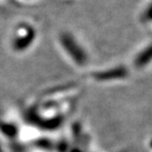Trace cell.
Returning <instances> with one entry per match:
<instances>
[{
	"instance_id": "3",
	"label": "cell",
	"mask_w": 152,
	"mask_h": 152,
	"mask_svg": "<svg viewBox=\"0 0 152 152\" xmlns=\"http://www.w3.org/2000/svg\"><path fill=\"white\" fill-rule=\"evenodd\" d=\"M152 60V45H148V47L144 48L143 51L137 53L136 58L134 60V65L136 68L141 69L142 67H145V65L148 62L150 63Z\"/></svg>"
},
{
	"instance_id": "2",
	"label": "cell",
	"mask_w": 152,
	"mask_h": 152,
	"mask_svg": "<svg viewBox=\"0 0 152 152\" xmlns=\"http://www.w3.org/2000/svg\"><path fill=\"white\" fill-rule=\"evenodd\" d=\"M36 37L34 29L29 25L19 26L15 33L14 39L12 41V47L16 51H24L33 44Z\"/></svg>"
},
{
	"instance_id": "1",
	"label": "cell",
	"mask_w": 152,
	"mask_h": 152,
	"mask_svg": "<svg viewBox=\"0 0 152 152\" xmlns=\"http://www.w3.org/2000/svg\"><path fill=\"white\" fill-rule=\"evenodd\" d=\"M59 44L61 48H64V51L72 59V61L77 64L83 65L86 61V56L83 51V48L80 45L77 44L75 39L69 33H61L59 36Z\"/></svg>"
}]
</instances>
